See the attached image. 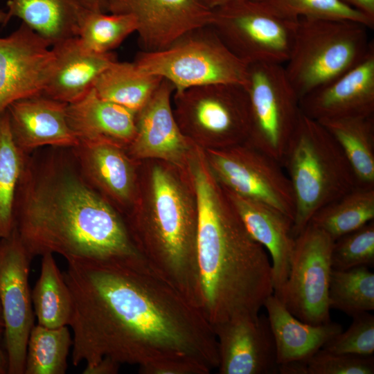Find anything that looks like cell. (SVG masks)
Listing matches in <instances>:
<instances>
[{
	"mask_svg": "<svg viewBox=\"0 0 374 374\" xmlns=\"http://www.w3.org/2000/svg\"><path fill=\"white\" fill-rule=\"evenodd\" d=\"M66 260L74 366L109 357L139 367L189 359L217 368L212 326L145 261Z\"/></svg>",
	"mask_w": 374,
	"mask_h": 374,
	"instance_id": "cell-1",
	"label": "cell"
},
{
	"mask_svg": "<svg viewBox=\"0 0 374 374\" xmlns=\"http://www.w3.org/2000/svg\"><path fill=\"white\" fill-rule=\"evenodd\" d=\"M14 215L32 258L50 253L66 260L145 261L124 217L87 183L71 148L24 154Z\"/></svg>",
	"mask_w": 374,
	"mask_h": 374,
	"instance_id": "cell-2",
	"label": "cell"
},
{
	"mask_svg": "<svg viewBox=\"0 0 374 374\" xmlns=\"http://www.w3.org/2000/svg\"><path fill=\"white\" fill-rule=\"evenodd\" d=\"M197 200L198 308L213 326L256 315L274 293L266 249L249 234L204 151L195 146L187 166Z\"/></svg>",
	"mask_w": 374,
	"mask_h": 374,
	"instance_id": "cell-3",
	"label": "cell"
},
{
	"mask_svg": "<svg viewBox=\"0 0 374 374\" xmlns=\"http://www.w3.org/2000/svg\"><path fill=\"white\" fill-rule=\"evenodd\" d=\"M124 219L148 266L198 308V206L188 168L139 161L135 201Z\"/></svg>",
	"mask_w": 374,
	"mask_h": 374,
	"instance_id": "cell-4",
	"label": "cell"
},
{
	"mask_svg": "<svg viewBox=\"0 0 374 374\" xmlns=\"http://www.w3.org/2000/svg\"><path fill=\"white\" fill-rule=\"evenodd\" d=\"M281 165L294 195L292 233L294 238L317 211L357 186L338 143L319 122L303 112Z\"/></svg>",
	"mask_w": 374,
	"mask_h": 374,
	"instance_id": "cell-5",
	"label": "cell"
},
{
	"mask_svg": "<svg viewBox=\"0 0 374 374\" xmlns=\"http://www.w3.org/2000/svg\"><path fill=\"white\" fill-rule=\"evenodd\" d=\"M360 22L336 19H299L286 75L301 100L359 63L374 48Z\"/></svg>",
	"mask_w": 374,
	"mask_h": 374,
	"instance_id": "cell-6",
	"label": "cell"
},
{
	"mask_svg": "<svg viewBox=\"0 0 374 374\" xmlns=\"http://www.w3.org/2000/svg\"><path fill=\"white\" fill-rule=\"evenodd\" d=\"M144 71L170 82L174 92L211 84L246 86L248 66L211 26L190 30L166 48L139 52L134 61Z\"/></svg>",
	"mask_w": 374,
	"mask_h": 374,
	"instance_id": "cell-7",
	"label": "cell"
},
{
	"mask_svg": "<svg viewBox=\"0 0 374 374\" xmlns=\"http://www.w3.org/2000/svg\"><path fill=\"white\" fill-rule=\"evenodd\" d=\"M172 109L184 136L204 150L229 148L247 139L249 102L243 85L211 84L174 92Z\"/></svg>",
	"mask_w": 374,
	"mask_h": 374,
	"instance_id": "cell-8",
	"label": "cell"
},
{
	"mask_svg": "<svg viewBox=\"0 0 374 374\" xmlns=\"http://www.w3.org/2000/svg\"><path fill=\"white\" fill-rule=\"evenodd\" d=\"M245 88L250 114L246 143L281 164L302 113L300 99L282 64L248 65Z\"/></svg>",
	"mask_w": 374,
	"mask_h": 374,
	"instance_id": "cell-9",
	"label": "cell"
},
{
	"mask_svg": "<svg viewBox=\"0 0 374 374\" xmlns=\"http://www.w3.org/2000/svg\"><path fill=\"white\" fill-rule=\"evenodd\" d=\"M296 23L276 15L256 0H239L213 9L210 26L247 66L284 65L291 52Z\"/></svg>",
	"mask_w": 374,
	"mask_h": 374,
	"instance_id": "cell-10",
	"label": "cell"
},
{
	"mask_svg": "<svg viewBox=\"0 0 374 374\" xmlns=\"http://www.w3.org/2000/svg\"><path fill=\"white\" fill-rule=\"evenodd\" d=\"M203 151L209 170L223 188L269 205L293 222L292 188L278 161L246 142Z\"/></svg>",
	"mask_w": 374,
	"mask_h": 374,
	"instance_id": "cell-11",
	"label": "cell"
},
{
	"mask_svg": "<svg viewBox=\"0 0 374 374\" xmlns=\"http://www.w3.org/2000/svg\"><path fill=\"white\" fill-rule=\"evenodd\" d=\"M334 242L310 222L295 238L290 273L278 298L305 323L330 321L328 290Z\"/></svg>",
	"mask_w": 374,
	"mask_h": 374,
	"instance_id": "cell-12",
	"label": "cell"
},
{
	"mask_svg": "<svg viewBox=\"0 0 374 374\" xmlns=\"http://www.w3.org/2000/svg\"><path fill=\"white\" fill-rule=\"evenodd\" d=\"M32 259L15 228L0 240V302L8 374H24L27 342L35 325L28 283Z\"/></svg>",
	"mask_w": 374,
	"mask_h": 374,
	"instance_id": "cell-13",
	"label": "cell"
},
{
	"mask_svg": "<svg viewBox=\"0 0 374 374\" xmlns=\"http://www.w3.org/2000/svg\"><path fill=\"white\" fill-rule=\"evenodd\" d=\"M51 46L23 23L0 37V115L12 103L43 93L55 63Z\"/></svg>",
	"mask_w": 374,
	"mask_h": 374,
	"instance_id": "cell-14",
	"label": "cell"
},
{
	"mask_svg": "<svg viewBox=\"0 0 374 374\" xmlns=\"http://www.w3.org/2000/svg\"><path fill=\"white\" fill-rule=\"evenodd\" d=\"M109 12L134 17L143 51L163 49L186 33L210 26L213 18L206 0H111Z\"/></svg>",
	"mask_w": 374,
	"mask_h": 374,
	"instance_id": "cell-15",
	"label": "cell"
},
{
	"mask_svg": "<svg viewBox=\"0 0 374 374\" xmlns=\"http://www.w3.org/2000/svg\"><path fill=\"white\" fill-rule=\"evenodd\" d=\"M212 327L217 343L220 374L278 373L267 317L242 314Z\"/></svg>",
	"mask_w": 374,
	"mask_h": 374,
	"instance_id": "cell-16",
	"label": "cell"
},
{
	"mask_svg": "<svg viewBox=\"0 0 374 374\" xmlns=\"http://www.w3.org/2000/svg\"><path fill=\"white\" fill-rule=\"evenodd\" d=\"M173 85L163 79L136 113V131L126 151L136 161L163 160L186 168L195 146L181 131L172 109Z\"/></svg>",
	"mask_w": 374,
	"mask_h": 374,
	"instance_id": "cell-17",
	"label": "cell"
},
{
	"mask_svg": "<svg viewBox=\"0 0 374 374\" xmlns=\"http://www.w3.org/2000/svg\"><path fill=\"white\" fill-rule=\"evenodd\" d=\"M71 149L87 183L125 217L135 201L139 161L110 143L79 142Z\"/></svg>",
	"mask_w": 374,
	"mask_h": 374,
	"instance_id": "cell-18",
	"label": "cell"
},
{
	"mask_svg": "<svg viewBox=\"0 0 374 374\" xmlns=\"http://www.w3.org/2000/svg\"><path fill=\"white\" fill-rule=\"evenodd\" d=\"M316 121L374 115V48L357 65L300 100Z\"/></svg>",
	"mask_w": 374,
	"mask_h": 374,
	"instance_id": "cell-19",
	"label": "cell"
},
{
	"mask_svg": "<svg viewBox=\"0 0 374 374\" xmlns=\"http://www.w3.org/2000/svg\"><path fill=\"white\" fill-rule=\"evenodd\" d=\"M67 105L41 93L9 105L6 110L11 133L24 154L44 147L73 148L79 143L66 121Z\"/></svg>",
	"mask_w": 374,
	"mask_h": 374,
	"instance_id": "cell-20",
	"label": "cell"
},
{
	"mask_svg": "<svg viewBox=\"0 0 374 374\" xmlns=\"http://www.w3.org/2000/svg\"><path fill=\"white\" fill-rule=\"evenodd\" d=\"M223 188L249 234L270 254L273 294L278 297L290 273L295 244L292 220L269 205Z\"/></svg>",
	"mask_w": 374,
	"mask_h": 374,
	"instance_id": "cell-21",
	"label": "cell"
},
{
	"mask_svg": "<svg viewBox=\"0 0 374 374\" xmlns=\"http://www.w3.org/2000/svg\"><path fill=\"white\" fill-rule=\"evenodd\" d=\"M68 125L82 143H106L127 149L136 131V113L100 97L92 88L66 106Z\"/></svg>",
	"mask_w": 374,
	"mask_h": 374,
	"instance_id": "cell-22",
	"label": "cell"
},
{
	"mask_svg": "<svg viewBox=\"0 0 374 374\" xmlns=\"http://www.w3.org/2000/svg\"><path fill=\"white\" fill-rule=\"evenodd\" d=\"M51 48L55 63L43 93L67 104L87 93L99 75L116 60L112 52L96 53L87 50L78 37L62 41Z\"/></svg>",
	"mask_w": 374,
	"mask_h": 374,
	"instance_id": "cell-23",
	"label": "cell"
},
{
	"mask_svg": "<svg viewBox=\"0 0 374 374\" xmlns=\"http://www.w3.org/2000/svg\"><path fill=\"white\" fill-rule=\"evenodd\" d=\"M263 307L267 312L278 365L306 362L343 330L341 325L331 321L312 325L298 319L274 294L267 299Z\"/></svg>",
	"mask_w": 374,
	"mask_h": 374,
	"instance_id": "cell-24",
	"label": "cell"
},
{
	"mask_svg": "<svg viewBox=\"0 0 374 374\" xmlns=\"http://www.w3.org/2000/svg\"><path fill=\"white\" fill-rule=\"evenodd\" d=\"M86 9L80 0H8L6 12L8 21L20 19L52 46L78 37Z\"/></svg>",
	"mask_w": 374,
	"mask_h": 374,
	"instance_id": "cell-25",
	"label": "cell"
},
{
	"mask_svg": "<svg viewBox=\"0 0 374 374\" xmlns=\"http://www.w3.org/2000/svg\"><path fill=\"white\" fill-rule=\"evenodd\" d=\"M317 121L341 148L357 186H374V115Z\"/></svg>",
	"mask_w": 374,
	"mask_h": 374,
	"instance_id": "cell-26",
	"label": "cell"
},
{
	"mask_svg": "<svg viewBox=\"0 0 374 374\" xmlns=\"http://www.w3.org/2000/svg\"><path fill=\"white\" fill-rule=\"evenodd\" d=\"M162 80V78L140 69L134 62L115 60L99 75L93 89L102 98L136 113Z\"/></svg>",
	"mask_w": 374,
	"mask_h": 374,
	"instance_id": "cell-27",
	"label": "cell"
},
{
	"mask_svg": "<svg viewBox=\"0 0 374 374\" xmlns=\"http://www.w3.org/2000/svg\"><path fill=\"white\" fill-rule=\"evenodd\" d=\"M42 257L39 276L31 291L37 324L48 328L69 326L72 310L70 290L53 254Z\"/></svg>",
	"mask_w": 374,
	"mask_h": 374,
	"instance_id": "cell-28",
	"label": "cell"
},
{
	"mask_svg": "<svg viewBox=\"0 0 374 374\" xmlns=\"http://www.w3.org/2000/svg\"><path fill=\"white\" fill-rule=\"evenodd\" d=\"M374 220V186H356L317 211L310 222L334 241Z\"/></svg>",
	"mask_w": 374,
	"mask_h": 374,
	"instance_id": "cell-29",
	"label": "cell"
},
{
	"mask_svg": "<svg viewBox=\"0 0 374 374\" xmlns=\"http://www.w3.org/2000/svg\"><path fill=\"white\" fill-rule=\"evenodd\" d=\"M72 345L68 326L34 325L27 342L24 374H64Z\"/></svg>",
	"mask_w": 374,
	"mask_h": 374,
	"instance_id": "cell-30",
	"label": "cell"
},
{
	"mask_svg": "<svg viewBox=\"0 0 374 374\" xmlns=\"http://www.w3.org/2000/svg\"><path fill=\"white\" fill-rule=\"evenodd\" d=\"M24 154L13 139L6 110L0 115V239L15 229L14 208Z\"/></svg>",
	"mask_w": 374,
	"mask_h": 374,
	"instance_id": "cell-31",
	"label": "cell"
},
{
	"mask_svg": "<svg viewBox=\"0 0 374 374\" xmlns=\"http://www.w3.org/2000/svg\"><path fill=\"white\" fill-rule=\"evenodd\" d=\"M330 308L355 315L374 310V274L367 266L332 269L328 290Z\"/></svg>",
	"mask_w": 374,
	"mask_h": 374,
	"instance_id": "cell-32",
	"label": "cell"
},
{
	"mask_svg": "<svg viewBox=\"0 0 374 374\" xmlns=\"http://www.w3.org/2000/svg\"><path fill=\"white\" fill-rule=\"evenodd\" d=\"M134 17L127 13L94 12L86 9L78 26V37L87 50L107 53L136 32Z\"/></svg>",
	"mask_w": 374,
	"mask_h": 374,
	"instance_id": "cell-33",
	"label": "cell"
},
{
	"mask_svg": "<svg viewBox=\"0 0 374 374\" xmlns=\"http://www.w3.org/2000/svg\"><path fill=\"white\" fill-rule=\"evenodd\" d=\"M276 15L290 21L299 19H336L360 22L370 29L374 20L341 0H256Z\"/></svg>",
	"mask_w": 374,
	"mask_h": 374,
	"instance_id": "cell-34",
	"label": "cell"
},
{
	"mask_svg": "<svg viewBox=\"0 0 374 374\" xmlns=\"http://www.w3.org/2000/svg\"><path fill=\"white\" fill-rule=\"evenodd\" d=\"M332 268L346 270L374 265V220L335 240Z\"/></svg>",
	"mask_w": 374,
	"mask_h": 374,
	"instance_id": "cell-35",
	"label": "cell"
},
{
	"mask_svg": "<svg viewBox=\"0 0 374 374\" xmlns=\"http://www.w3.org/2000/svg\"><path fill=\"white\" fill-rule=\"evenodd\" d=\"M321 348L334 353L373 355L374 316L368 312L353 316L349 328L335 335Z\"/></svg>",
	"mask_w": 374,
	"mask_h": 374,
	"instance_id": "cell-36",
	"label": "cell"
},
{
	"mask_svg": "<svg viewBox=\"0 0 374 374\" xmlns=\"http://www.w3.org/2000/svg\"><path fill=\"white\" fill-rule=\"evenodd\" d=\"M307 374H373L374 358L321 348L306 361Z\"/></svg>",
	"mask_w": 374,
	"mask_h": 374,
	"instance_id": "cell-37",
	"label": "cell"
},
{
	"mask_svg": "<svg viewBox=\"0 0 374 374\" xmlns=\"http://www.w3.org/2000/svg\"><path fill=\"white\" fill-rule=\"evenodd\" d=\"M142 374H208L211 371L204 364L189 359H173L139 367Z\"/></svg>",
	"mask_w": 374,
	"mask_h": 374,
	"instance_id": "cell-38",
	"label": "cell"
},
{
	"mask_svg": "<svg viewBox=\"0 0 374 374\" xmlns=\"http://www.w3.org/2000/svg\"><path fill=\"white\" fill-rule=\"evenodd\" d=\"M118 362L109 357H103L94 364L85 365L83 374H115L119 369Z\"/></svg>",
	"mask_w": 374,
	"mask_h": 374,
	"instance_id": "cell-39",
	"label": "cell"
},
{
	"mask_svg": "<svg viewBox=\"0 0 374 374\" xmlns=\"http://www.w3.org/2000/svg\"><path fill=\"white\" fill-rule=\"evenodd\" d=\"M348 6L374 20V0H341Z\"/></svg>",
	"mask_w": 374,
	"mask_h": 374,
	"instance_id": "cell-40",
	"label": "cell"
},
{
	"mask_svg": "<svg viewBox=\"0 0 374 374\" xmlns=\"http://www.w3.org/2000/svg\"><path fill=\"white\" fill-rule=\"evenodd\" d=\"M111 0H80L82 5L87 10L94 12H109Z\"/></svg>",
	"mask_w": 374,
	"mask_h": 374,
	"instance_id": "cell-41",
	"label": "cell"
},
{
	"mask_svg": "<svg viewBox=\"0 0 374 374\" xmlns=\"http://www.w3.org/2000/svg\"><path fill=\"white\" fill-rule=\"evenodd\" d=\"M3 336V330L0 329V374L8 373V359L6 353L1 346V338Z\"/></svg>",
	"mask_w": 374,
	"mask_h": 374,
	"instance_id": "cell-42",
	"label": "cell"
},
{
	"mask_svg": "<svg viewBox=\"0 0 374 374\" xmlns=\"http://www.w3.org/2000/svg\"><path fill=\"white\" fill-rule=\"evenodd\" d=\"M239 0H206L208 5L212 9Z\"/></svg>",
	"mask_w": 374,
	"mask_h": 374,
	"instance_id": "cell-43",
	"label": "cell"
},
{
	"mask_svg": "<svg viewBox=\"0 0 374 374\" xmlns=\"http://www.w3.org/2000/svg\"><path fill=\"white\" fill-rule=\"evenodd\" d=\"M8 22L6 10L0 8V25L6 26Z\"/></svg>",
	"mask_w": 374,
	"mask_h": 374,
	"instance_id": "cell-44",
	"label": "cell"
},
{
	"mask_svg": "<svg viewBox=\"0 0 374 374\" xmlns=\"http://www.w3.org/2000/svg\"><path fill=\"white\" fill-rule=\"evenodd\" d=\"M3 327H4L3 316V311H2L1 305L0 302V329L3 330Z\"/></svg>",
	"mask_w": 374,
	"mask_h": 374,
	"instance_id": "cell-45",
	"label": "cell"
},
{
	"mask_svg": "<svg viewBox=\"0 0 374 374\" xmlns=\"http://www.w3.org/2000/svg\"><path fill=\"white\" fill-rule=\"evenodd\" d=\"M1 240V239H0Z\"/></svg>",
	"mask_w": 374,
	"mask_h": 374,
	"instance_id": "cell-46",
	"label": "cell"
}]
</instances>
